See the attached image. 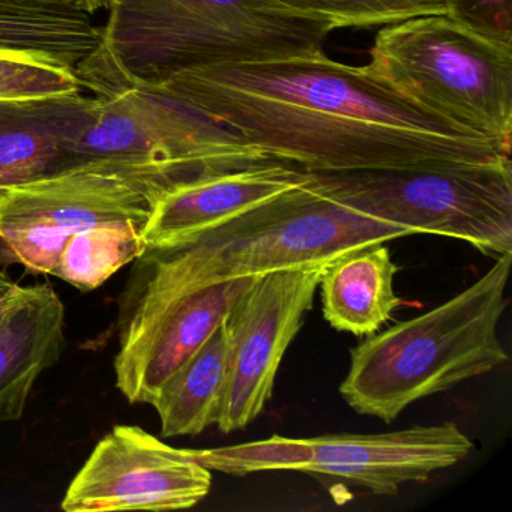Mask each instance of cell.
<instances>
[{
	"label": "cell",
	"mask_w": 512,
	"mask_h": 512,
	"mask_svg": "<svg viewBox=\"0 0 512 512\" xmlns=\"http://www.w3.org/2000/svg\"><path fill=\"white\" fill-rule=\"evenodd\" d=\"M304 172L406 169L511 158V146L428 112L370 68L323 52L194 68L155 86Z\"/></svg>",
	"instance_id": "6da1fadb"
},
{
	"label": "cell",
	"mask_w": 512,
	"mask_h": 512,
	"mask_svg": "<svg viewBox=\"0 0 512 512\" xmlns=\"http://www.w3.org/2000/svg\"><path fill=\"white\" fill-rule=\"evenodd\" d=\"M98 49L77 65L98 98L194 68L323 52L335 26L277 0H113Z\"/></svg>",
	"instance_id": "7a4b0ae2"
},
{
	"label": "cell",
	"mask_w": 512,
	"mask_h": 512,
	"mask_svg": "<svg viewBox=\"0 0 512 512\" xmlns=\"http://www.w3.org/2000/svg\"><path fill=\"white\" fill-rule=\"evenodd\" d=\"M512 253L458 295L404 320L350 352L341 397L361 415L391 424L404 409L508 361L497 334L505 311Z\"/></svg>",
	"instance_id": "3957f363"
},
{
	"label": "cell",
	"mask_w": 512,
	"mask_h": 512,
	"mask_svg": "<svg viewBox=\"0 0 512 512\" xmlns=\"http://www.w3.org/2000/svg\"><path fill=\"white\" fill-rule=\"evenodd\" d=\"M304 172V170H302ZM410 230L355 211L304 184L247 214L166 251L173 268L197 286L286 269L331 265L335 260Z\"/></svg>",
	"instance_id": "277c9868"
},
{
	"label": "cell",
	"mask_w": 512,
	"mask_h": 512,
	"mask_svg": "<svg viewBox=\"0 0 512 512\" xmlns=\"http://www.w3.org/2000/svg\"><path fill=\"white\" fill-rule=\"evenodd\" d=\"M367 67L428 112L511 146L512 46L448 16L413 17L380 29Z\"/></svg>",
	"instance_id": "5b68a950"
},
{
	"label": "cell",
	"mask_w": 512,
	"mask_h": 512,
	"mask_svg": "<svg viewBox=\"0 0 512 512\" xmlns=\"http://www.w3.org/2000/svg\"><path fill=\"white\" fill-rule=\"evenodd\" d=\"M304 173L325 196L413 235L461 239L484 254L512 253L511 158Z\"/></svg>",
	"instance_id": "8992f818"
},
{
	"label": "cell",
	"mask_w": 512,
	"mask_h": 512,
	"mask_svg": "<svg viewBox=\"0 0 512 512\" xmlns=\"http://www.w3.org/2000/svg\"><path fill=\"white\" fill-rule=\"evenodd\" d=\"M271 161L220 122L151 88L97 97L73 151V166L110 164L161 190L209 173Z\"/></svg>",
	"instance_id": "52a82bcc"
},
{
	"label": "cell",
	"mask_w": 512,
	"mask_h": 512,
	"mask_svg": "<svg viewBox=\"0 0 512 512\" xmlns=\"http://www.w3.org/2000/svg\"><path fill=\"white\" fill-rule=\"evenodd\" d=\"M262 277V275H260ZM232 278L196 286L146 248L134 260L118 316L116 388L133 404H151L163 383L206 343L259 280Z\"/></svg>",
	"instance_id": "ba28073f"
},
{
	"label": "cell",
	"mask_w": 512,
	"mask_h": 512,
	"mask_svg": "<svg viewBox=\"0 0 512 512\" xmlns=\"http://www.w3.org/2000/svg\"><path fill=\"white\" fill-rule=\"evenodd\" d=\"M472 440L454 422L413 425L382 434L272 436L241 445L187 449L206 469L245 476L269 470H296L347 479L374 494H397L407 482L466 460Z\"/></svg>",
	"instance_id": "9c48e42d"
},
{
	"label": "cell",
	"mask_w": 512,
	"mask_h": 512,
	"mask_svg": "<svg viewBox=\"0 0 512 512\" xmlns=\"http://www.w3.org/2000/svg\"><path fill=\"white\" fill-rule=\"evenodd\" d=\"M158 185L106 163H83L0 190V266L53 275L65 242L104 223L145 224Z\"/></svg>",
	"instance_id": "30bf717a"
},
{
	"label": "cell",
	"mask_w": 512,
	"mask_h": 512,
	"mask_svg": "<svg viewBox=\"0 0 512 512\" xmlns=\"http://www.w3.org/2000/svg\"><path fill=\"white\" fill-rule=\"evenodd\" d=\"M328 266L262 275L230 311L229 371L217 418L221 433L244 430L265 410L281 361L313 308Z\"/></svg>",
	"instance_id": "8fae6325"
},
{
	"label": "cell",
	"mask_w": 512,
	"mask_h": 512,
	"mask_svg": "<svg viewBox=\"0 0 512 512\" xmlns=\"http://www.w3.org/2000/svg\"><path fill=\"white\" fill-rule=\"evenodd\" d=\"M212 473L137 425L103 437L65 493V512L176 511L202 502Z\"/></svg>",
	"instance_id": "7c38bea8"
},
{
	"label": "cell",
	"mask_w": 512,
	"mask_h": 512,
	"mask_svg": "<svg viewBox=\"0 0 512 512\" xmlns=\"http://www.w3.org/2000/svg\"><path fill=\"white\" fill-rule=\"evenodd\" d=\"M304 182L301 169L277 161L181 182L155 199L142 227L143 241L146 248L191 244Z\"/></svg>",
	"instance_id": "4fadbf2b"
},
{
	"label": "cell",
	"mask_w": 512,
	"mask_h": 512,
	"mask_svg": "<svg viewBox=\"0 0 512 512\" xmlns=\"http://www.w3.org/2000/svg\"><path fill=\"white\" fill-rule=\"evenodd\" d=\"M97 97L0 98V190L73 167Z\"/></svg>",
	"instance_id": "5bb4252c"
},
{
	"label": "cell",
	"mask_w": 512,
	"mask_h": 512,
	"mask_svg": "<svg viewBox=\"0 0 512 512\" xmlns=\"http://www.w3.org/2000/svg\"><path fill=\"white\" fill-rule=\"evenodd\" d=\"M64 343V302L49 284L28 287L0 328V424L22 419L35 383L58 364Z\"/></svg>",
	"instance_id": "9a60e30c"
},
{
	"label": "cell",
	"mask_w": 512,
	"mask_h": 512,
	"mask_svg": "<svg viewBox=\"0 0 512 512\" xmlns=\"http://www.w3.org/2000/svg\"><path fill=\"white\" fill-rule=\"evenodd\" d=\"M398 266L385 244L371 245L335 260L323 272V317L341 332L373 335L391 320L403 299L394 289Z\"/></svg>",
	"instance_id": "2e32d148"
},
{
	"label": "cell",
	"mask_w": 512,
	"mask_h": 512,
	"mask_svg": "<svg viewBox=\"0 0 512 512\" xmlns=\"http://www.w3.org/2000/svg\"><path fill=\"white\" fill-rule=\"evenodd\" d=\"M230 335L226 320L155 395L164 437L196 436L217 424L227 371Z\"/></svg>",
	"instance_id": "e0dca14e"
},
{
	"label": "cell",
	"mask_w": 512,
	"mask_h": 512,
	"mask_svg": "<svg viewBox=\"0 0 512 512\" xmlns=\"http://www.w3.org/2000/svg\"><path fill=\"white\" fill-rule=\"evenodd\" d=\"M92 14L76 8L0 5V53L29 56L76 70L100 46Z\"/></svg>",
	"instance_id": "ac0fdd59"
},
{
	"label": "cell",
	"mask_w": 512,
	"mask_h": 512,
	"mask_svg": "<svg viewBox=\"0 0 512 512\" xmlns=\"http://www.w3.org/2000/svg\"><path fill=\"white\" fill-rule=\"evenodd\" d=\"M142 224L104 223L80 230L65 242L53 277L82 292H92L133 263L146 250Z\"/></svg>",
	"instance_id": "d6986e66"
},
{
	"label": "cell",
	"mask_w": 512,
	"mask_h": 512,
	"mask_svg": "<svg viewBox=\"0 0 512 512\" xmlns=\"http://www.w3.org/2000/svg\"><path fill=\"white\" fill-rule=\"evenodd\" d=\"M284 7L328 20L337 28L394 25L421 16H446L445 0H277Z\"/></svg>",
	"instance_id": "ffe728a7"
},
{
	"label": "cell",
	"mask_w": 512,
	"mask_h": 512,
	"mask_svg": "<svg viewBox=\"0 0 512 512\" xmlns=\"http://www.w3.org/2000/svg\"><path fill=\"white\" fill-rule=\"evenodd\" d=\"M76 70L29 56L0 53V98H40L79 94Z\"/></svg>",
	"instance_id": "44dd1931"
},
{
	"label": "cell",
	"mask_w": 512,
	"mask_h": 512,
	"mask_svg": "<svg viewBox=\"0 0 512 512\" xmlns=\"http://www.w3.org/2000/svg\"><path fill=\"white\" fill-rule=\"evenodd\" d=\"M446 16L476 34L512 46V0H445Z\"/></svg>",
	"instance_id": "7402d4cb"
},
{
	"label": "cell",
	"mask_w": 512,
	"mask_h": 512,
	"mask_svg": "<svg viewBox=\"0 0 512 512\" xmlns=\"http://www.w3.org/2000/svg\"><path fill=\"white\" fill-rule=\"evenodd\" d=\"M0 5H17V7L76 8V10H83L80 0H0Z\"/></svg>",
	"instance_id": "603a6c76"
},
{
	"label": "cell",
	"mask_w": 512,
	"mask_h": 512,
	"mask_svg": "<svg viewBox=\"0 0 512 512\" xmlns=\"http://www.w3.org/2000/svg\"><path fill=\"white\" fill-rule=\"evenodd\" d=\"M26 293H28V287L20 286L19 289L14 290L11 295L0 299V328L10 319L11 314L20 307L23 299L26 298Z\"/></svg>",
	"instance_id": "cb8c5ba5"
},
{
	"label": "cell",
	"mask_w": 512,
	"mask_h": 512,
	"mask_svg": "<svg viewBox=\"0 0 512 512\" xmlns=\"http://www.w3.org/2000/svg\"><path fill=\"white\" fill-rule=\"evenodd\" d=\"M19 287V284H17L16 281L11 280V278L5 274L2 266H0V299L11 295V293H13L14 290L19 289Z\"/></svg>",
	"instance_id": "d4e9b609"
},
{
	"label": "cell",
	"mask_w": 512,
	"mask_h": 512,
	"mask_svg": "<svg viewBox=\"0 0 512 512\" xmlns=\"http://www.w3.org/2000/svg\"><path fill=\"white\" fill-rule=\"evenodd\" d=\"M112 2L113 0H80L83 10L91 14L98 10H104V8L107 10L112 5Z\"/></svg>",
	"instance_id": "484cf974"
}]
</instances>
